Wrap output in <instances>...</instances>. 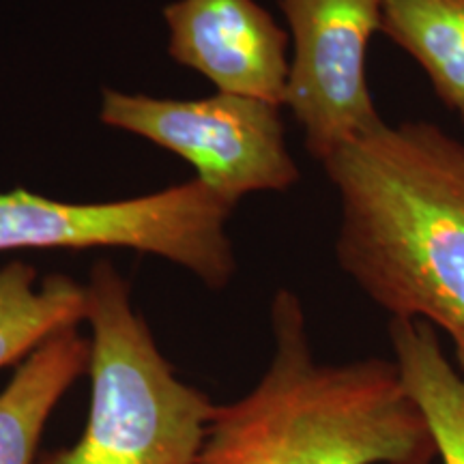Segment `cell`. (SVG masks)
<instances>
[{"label":"cell","mask_w":464,"mask_h":464,"mask_svg":"<svg viewBox=\"0 0 464 464\" xmlns=\"http://www.w3.org/2000/svg\"><path fill=\"white\" fill-rule=\"evenodd\" d=\"M323 168L340 269L392 318L448 334L464 374V142L434 123H385Z\"/></svg>","instance_id":"6da1fadb"},{"label":"cell","mask_w":464,"mask_h":464,"mask_svg":"<svg viewBox=\"0 0 464 464\" xmlns=\"http://www.w3.org/2000/svg\"><path fill=\"white\" fill-rule=\"evenodd\" d=\"M274 353L246 396L216 406L196 464H434L437 443L396 363H321L301 299L271 301Z\"/></svg>","instance_id":"7a4b0ae2"},{"label":"cell","mask_w":464,"mask_h":464,"mask_svg":"<svg viewBox=\"0 0 464 464\" xmlns=\"http://www.w3.org/2000/svg\"><path fill=\"white\" fill-rule=\"evenodd\" d=\"M84 297L89 420L75 443L37 464H196L218 404L179 379L108 258L95 260Z\"/></svg>","instance_id":"3957f363"},{"label":"cell","mask_w":464,"mask_h":464,"mask_svg":"<svg viewBox=\"0 0 464 464\" xmlns=\"http://www.w3.org/2000/svg\"><path fill=\"white\" fill-rule=\"evenodd\" d=\"M228 202L198 179L112 202H67L14 189L0 194V254L123 247L174 263L211 290L237 271Z\"/></svg>","instance_id":"277c9868"},{"label":"cell","mask_w":464,"mask_h":464,"mask_svg":"<svg viewBox=\"0 0 464 464\" xmlns=\"http://www.w3.org/2000/svg\"><path fill=\"white\" fill-rule=\"evenodd\" d=\"M100 121L179 155L230 207L254 191H286L301 179L280 108L249 97L216 91L200 100H166L103 89Z\"/></svg>","instance_id":"5b68a950"},{"label":"cell","mask_w":464,"mask_h":464,"mask_svg":"<svg viewBox=\"0 0 464 464\" xmlns=\"http://www.w3.org/2000/svg\"><path fill=\"white\" fill-rule=\"evenodd\" d=\"M293 39L284 106L304 131L305 150L324 164L385 121L368 86V48L385 0H277Z\"/></svg>","instance_id":"8992f818"},{"label":"cell","mask_w":464,"mask_h":464,"mask_svg":"<svg viewBox=\"0 0 464 464\" xmlns=\"http://www.w3.org/2000/svg\"><path fill=\"white\" fill-rule=\"evenodd\" d=\"M168 54L218 92L282 108L288 33L256 0H174L164 7Z\"/></svg>","instance_id":"52a82bcc"},{"label":"cell","mask_w":464,"mask_h":464,"mask_svg":"<svg viewBox=\"0 0 464 464\" xmlns=\"http://www.w3.org/2000/svg\"><path fill=\"white\" fill-rule=\"evenodd\" d=\"M91 340L65 327L42 342L0 392V464H37L45 423L89 370Z\"/></svg>","instance_id":"ba28073f"},{"label":"cell","mask_w":464,"mask_h":464,"mask_svg":"<svg viewBox=\"0 0 464 464\" xmlns=\"http://www.w3.org/2000/svg\"><path fill=\"white\" fill-rule=\"evenodd\" d=\"M390 340L409 396L426 417L440 464H464V374L445 357L437 329L392 318Z\"/></svg>","instance_id":"9c48e42d"},{"label":"cell","mask_w":464,"mask_h":464,"mask_svg":"<svg viewBox=\"0 0 464 464\" xmlns=\"http://www.w3.org/2000/svg\"><path fill=\"white\" fill-rule=\"evenodd\" d=\"M84 284L14 260L0 269V370L31 355L52 334L84 321Z\"/></svg>","instance_id":"30bf717a"},{"label":"cell","mask_w":464,"mask_h":464,"mask_svg":"<svg viewBox=\"0 0 464 464\" xmlns=\"http://www.w3.org/2000/svg\"><path fill=\"white\" fill-rule=\"evenodd\" d=\"M381 33L413 58L445 106L464 108V0H385Z\"/></svg>","instance_id":"8fae6325"},{"label":"cell","mask_w":464,"mask_h":464,"mask_svg":"<svg viewBox=\"0 0 464 464\" xmlns=\"http://www.w3.org/2000/svg\"><path fill=\"white\" fill-rule=\"evenodd\" d=\"M458 116H460V121H462V127H464V108H462V110H458Z\"/></svg>","instance_id":"7c38bea8"}]
</instances>
